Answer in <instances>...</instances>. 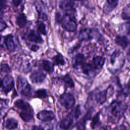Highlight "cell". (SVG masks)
I'll use <instances>...</instances> for the list:
<instances>
[{
  "label": "cell",
  "mask_w": 130,
  "mask_h": 130,
  "mask_svg": "<svg viewBox=\"0 0 130 130\" xmlns=\"http://www.w3.org/2000/svg\"><path fill=\"white\" fill-rule=\"evenodd\" d=\"M14 105L20 117L24 122H28L34 119L33 109L27 102L22 99H18L15 101Z\"/></svg>",
  "instance_id": "1"
},
{
  "label": "cell",
  "mask_w": 130,
  "mask_h": 130,
  "mask_svg": "<svg viewBox=\"0 0 130 130\" xmlns=\"http://www.w3.org/2000/svg\"><path fill=\"white\" fill-rule=\"evenodd\" d=\"M126 109V106L122 102L114 101L109 106L108 115L112 122H116L122 116Z\"/></svg>",
  "instance_id": "2"
},
{
  "label": "cell",
  "mask_w": 130,
  "mask_h": 130,
  "mask_svg": "<svg viewBox=\"0 0 130 130\" xmlns=\"http://www.w3.org/2000/svg\"><path fill=\"white\" fill-rule=\"evenodd\" d=\"M17 87L22 95L26 98H30L32 96L31 87L25 78L20 76L17 77Z\"/></svg>",
  "instance_id": "3"
},
{
  "label": "cell",
  "mask_w": 130,
  "mask_h": 130,
  "mask_svg": "<svg viewBox=\"0 0 130 130\" xmlns=\"http://www.w3.org/2000/svg\"><path fill=\"white\" fill-rule=\"evenodd\" d=\"M62 28L67 31L73 32L76 30L77 24L74 16L64 14L61 17L59 22Z\"/></svg>",
  "instance_id": "4"
},
{
  "label": "cell",
  "mask_w": 130,
  "mask_h": 130,
  "mask_svg": "<svg viewBox=\"0 0 130 130\" xmlns=\"http://www.w3.org/2000/svg\"><path fill=\"white\" fill-rule=\"evenodd\" d=\"M117 61H125L123 53L119 50L114 51L110 56V64L111 65L112 68L114 67L112 72V73H115L121 69L117 63Z\"/></svg>",
  "instance_id": "5"
},
{
  "label": "cell",
  "mask_w": 130,
  "mask_h": 130,
  "mask_svg": "<svg viewBox=\"0 0 130 130\" xmlns=\"http://www.w3.org/2000/svg\"><path fill=\"white\" fill-rule=\"evenodd\" d=\"M58 102L62 106L68 110L74 107L75 104V99L72 93H64L59 96Z\"/></svg>",
  "instance_id": "6"
},
{
  "label": "cell",
  "mask_w": 130,
  "mask_h": 130,
  "mask_svg": "<svg viewBox=\"0 0 130 130\" xmlns=\"http://www.w3.org/2000/svg\"><path fill=\"white\" fill-rule=\"evenodd\" d=\"M60 8L65 12V14L75 16L76 9L74 3L71 0H62L59 4Z\"/></svg>",
  "instance_id": "7"
},
{
  "label": "cell",
  "mask_w": 130,
  "mask_h": 130,
  "mask_svg": "<svg viewBox=\"0 0 130 130\" xmlns=\"http://www.w3.org/2000/svg\"><path fill=\"white\" fill-rule=\"evenodd\" d=\"M14 81L13 77L10 75L5 76L2 80L1 87L3 91L7 94L9 93L14 87Z\"/></svg>",
  "instance_id": "8"
},
{
  "label": "cell",
  "mask_w": 130,
  "mask_h": 130,
  "mask_svg": "<svg viewBox=\"0 0 130 130\" xmlns=\"http://www.w3.org/2000/svg\"><path fill=\"white\" fill-rule=\"evenodd\" d=\"M24 38L29 41L36 43H42L44 42L40 34L34 30H28L25 34Z\"/></svg>",
  "instance_id": "9"
},
{
  "label": "cell",
  "mask_w": 130,
  "mask_h": 130,
  "mask_svg": "<svg viewBox=\"0 0 130 130\" xmlns=\"http://www.w3.org/2000/svg\"><path fill=\"white\" fill-rule=\"evenodd\" d=\"M37 118L42 122H49L54 118V115L52 111L43 110L38 113Z\"/></svg>",
  "instance_id": "10"
},
{
  "label": "cell",
  "mask_w": 130,
  "mask_h": 130,
  "mask_svg": "<svg viewBox=\"0 0 130 130\" xmlns=\"http://www.w3.org/2000/svg\"><path fill=\"white\" fill-rule=\"evenodd\" d=\"M46 75L41 70H36L34 71L30 75L29 78L34 83H41L45 80Z\"/></svg>",
  "instance_id": "11"
},
{
  "label": "cell",
  "mask_w": 130,
  "mask_h": 130,
  "mask_svg": "<svg viewBox=\"0 0 130 130\" xmlns=\"http://www.w3.org/2000/svg\"><path fill=\"white\" fill-rule=\"evenodd\" d=\"M5 45L7 49L10 52H13L15 50L17 45L15 41L14 37L12 34H9L5 37Z\"/></svg>",
  "instance_id": "12"
},
{
  "label": "cell",
  "mask_w": 130,
  "mask_h": 130,
  "mask_svg": "<svg viewBox=\"0 0 130 130\" xmlns=\"http://www.w3.org/2000/svg\"><path fill=\"white\" fill-rule=\"evenodd\" d=\"M93 38V31L90 28H84L81 30L78 35V38L81 41H89Z\"/></svg>",
  "instance_id": "13"
},
{
  "label": "cell",
  "mask_w": 130,
  "mask_h": 130,
  "mask_svg": "<svg viewBox=\"0 0 130 130\" xmlns=\"http://www.w3.org/2000/svg\"><path fill=\"white\" fill-rule=\"evenodd\" d=\"M73 123V117L69 114L63 118L59 123V127L64 130L69 129Z\"/></svg>",
  "instance_id": "14"
},
{
  "label": "cell",
  "mask_w": 130,
  "mask_h": 130,
  "mask_svg": "<svg viewBox=\"0 0 130 130\" xmlns=\"http://www.w3.org/2000/svg\"><path fill=\"white\" fill-rule=\"evenodd\" d=\"M81 70L83 74L88 76L93 75L96 71V69L92 64L85 62L81 66Z\"/></svg>",
  "instance_id": "15"
},
{
  "label": "cell",
  "mask_w": 130,
  "mask_h": 130,
  "mask_svg": "<svg viewBox=\"0 0 130 130\" xmlns=\"http://www.w3.org/2000/svg\"><path fill=\"white\" fill-rule=\"evenodd\" d=\"M107 3L104 5L103 11L105 13H109L112 11L118 5V0H106Z\"/></svg>",
  "instance_id": "16"
},
{
  "label": "cell",
  "mask_w": 130,
  "mask_h": 130,
  "mask_svg": "<svg viewBox=\"0 0 130 130\" xmlns=\"http://www.w3.org/2000/svg\"><path fill=\"white\" fill-rule=\"evenodd\" d=\"M90 116L91 112L89 111L76 123L75 126L77 130H85L86 121L90 118Z\"/></svg>",
  "instance_id": "17"
},
{
  "label": "cell",
  "mask_w": 130,
  "mask_h": 130,
  "mask_svg": "<svg viewBox=\"0 0 130 130\" xmlns=\"http://www.w3.org/2000/svg\"><path fill=\"white\" fill-rule=\"evenodd\" d=\"M115 42L117 45L120 46L123 49H125L128 46L129 40L126 36L119 35L116 37Z\"/></svg>",
  "instance_id": "18"
},
{
  "label": "cell",
  "mask_w": 130,
  "mask_h": 130,
  "mask_svg": "<svg viewBox=\"0 0 130 130\" xmlns=\"http://www.w3.org/2000/svg\"><path fill=\"white\" fill-rule=\"evenodd\" d=\"M84 55L82 53H78L74 57L72 60V66L74 68H78L84 63Z\"/></svg>",
  "instance_id": "19"
},
{
  "label": "cell",
  "mask_w": 130,
  "mask_h": 130,
  "mask_svg": "<svg viewBox=\"0 0 130 130\" xmlns=\"http://www.w3.org/2000/svg\"><path fill=\"white\" fill-rule=\"evenodd\" d=\"M105 62V58L101 56H96L92 59V64L96 70H100L103 67Z\"/></svg>",
  "instance_id": "20"
},
{
  "label": "cell",
  "mask_w": 130,
  "mask_h": 130,
  "mask_svg": "<svg viewBox=\"0 0 130 130\" xmlns=\"http://www.w3.org/2000/svg\"><path fill=\"white\" fill-rule=\"evenodd\" d=\"M18 121L13 118H10L6 120L5 123V127L9 130H13L17 127Z\"/></svg>",
  "instance_id": "21"
},
{
  "label": "cell",
  "mask_w": 130,
  "mask_h": 130,
  "mask_svg": "<svg viewBox=\"0 0 130 130\" xmlns=\"http://www.w3.org/2000/svg\"><path fill=\"white\" fill-rule=\"evenodd\" d=\"M42 66L43 70L49 74H51L54 71V64L48 60H42Z\"/></svg>",
  "instance_id": "22"
},
{
  "label": "cell",
  "mask_w": 130,
  "mask_h": 130,
  "mask_svg": "<svg viewBox=\"0 0 130 130\" xmlns=\"http://www.w3.org/2000/svg\"><path fill=\"white\" fill-rule=\"evenodd\" d=\"M16 23L17 25L20 28L24 27L27 23L26 17L23 13L19 14L16 17Z\"/></svg>",
  "instance_id": "23"
},
{
  "label": "cell",
  "mask_w": 130,
  "mask_h": 130,
  "mask_svg": "<svg viewBox=\"0 0 130 130\" xmlns=\"http://www.w3.org/2000/svg\"><path fill=\"white\" fill-rule=\"evenodd\" d=\"M107 89L99 92L96 93L95 95V100L97 102L101 104H103L105 102L106 100V95L107 94Z\"/></svg>",
  "instance_id": "24"
},
{
  "label": "cell",
  "mask_w": 130,
  "mask_h": 130,
  "mask_svg": "<svg viewBox=\"0 0 130 130\" xmlns=\"http://www.w3.org/2000/svg\"><path fill=\"white\" fill-rule=\"evenodd\" d=\"M53 61V64L57 66H63L65 64V61L63 56L61 54L53 56L52 58Z\"/></svg>",
  "instance_id": "25"
},
{
  "label": "cell",
  "mask_w": 130,
  "mask_h": 130,
  "mask_svg": "<svg viewBox=\"0 0 130 130\" xmlns=\"http://www.w3.org/2000/svg\"><path fill=\"white\" fill-rule=\"evenodd\" d=\"M62 81L67 87L73 88L75 86L74 82L69 74H67L62 78Z\"/></svg>",
  "instance_id": "26"
},
{
  "label": "cell",
  "mask_w": 130,
  "mask_h": 130,
  "mask_svg": "<svg viewBox=\"0 0 130 130\" xmlns=\"http://www.w3.org/2000/svg\"><path fill=\"white\" fill-rule=\"evenodd\" d=\"M48 96L47 90L45 89H39L35 91L34 97L39 99H45Z\"/></svg>",
  "instance_id": "27"
},
{
  "label": "cell",
  "mask_w": 130,
  "mask_h": 130,
  "mask_svg": "<svg viewBox=\"0 0 130 130\" xmlns=\"http://www.w3.org/2000/svg\"><path fill=\"white\" fill-rule=\"evenodd\" d=\"M121 17L124 20L130 19V4L126 5L122 10Z\"/></svg>",
  "instance_id": "28"
},
{
  "label": "cell",
  "mask_w": 130,
  "mask_h": 130,
  "mask_svg": "<svg viewBox=\"0 0 130 130\" xmlns=\"http://www.w3.org/2000/svg\"><path fill=\"white\" fill-rule=\"evenodd\" d=\"M37 31L40 34H41L43 35H46L47 34L46 25L42 21H39L37 22Z\"/></svg>",
  "instance_id": "29"
},
{
  "label": "cell",
  "mask_w": 130,
  "mask_h": 130,
  "mask_svg": "<svg viewBox=\"0 0 130 130\" xmlns=\"http://www.w3.org/2000/svg\"><path fill=\"white\" fill-rule=\"evenodd\" d=\"M70 114L75 118H78L81 114V111L80 105H77L74 110L70 113Z\"/></svg>",
  "instance_id": "30"
},
{
  "label": "cell",
  "mask_w": 130,
  "mask_h": 130,
  "mask_svg": "<svg viewBox=\"0 0 130 130\" xmlns=\"http://www.w3.org/2000/svg\"><path fill=\"white\" fill-rule=\"evenodd\" d=\"M100 123V114L99 113H97L92 118V122L91 123V127L94 129L96 127L98 126V125Z\"/></svg>",
  "instance_id": "31"
},
{
  "label": "cell",
  "mask_w": 130,
  "mask_h": 130,
  "mask_svg": "<svg viewBox=\"0 0 130 130\" xmlns=\"http://www.w3.org/2000/svg\"><path fill=\"white\" fill-rule=\"evenodd\" d=\"M0 71L2 73L9 74L11 72V69L7 64H2L0 66Z\"/></svg>",
  "instance_id": "32"
},
{
  "label": "cell",
  "mask_w": 130,
  "mask_h": 130,
  "mask_svg": "<svg viewBox=\"0 0 130 130\" xmlns=\"http://www.w3.org/2000/svg\"><path fill=\"white\" fill-rule=\"evenodd\" d=\"M7 27V24L2 18L0 19V32L3 31Z\"/></svg>",
  "instance_id": "33"
},
{
  "label": "cell",
  "mask_w": 130,
  "mask_h": 130,
  "mask_svg": "<svg viewBox=\"0 0 130 130\" xmlns=\"http://www.w3.org/2000/svg\"><path fill=\"white\" fill-rule=\"evenodd\" d=\"M7 7V2L6 0H0V10L3 11Z\"/></svg>",
  "instance_id": "34"
},
{
  "label": "cell",
  "mask_w": 130,
  "mask_h": 130,
  "mask_svg": "<svg viewBox=\"0 0 130 130\" xmlns=\"http://www.w3.org/2000/svg\"><path fill=\"white\" fill-rule=\"evenodd\" d=\"M6 103L7 100L0 98V110H2V109H3L5 107V106L6 105Z\"/></svg>",
  "instance_id": "35"
},
{
  "label": "cell",
  "mask_w": 130,
  "mask_h": 130,
  "mask_svg": "<svg viewBox=\"0 0 130 130\" xmlns=\"http://www.w3.org/2000/svg\"><path fill=\"white\" fill-rule=\"evenodd\" d=\"M22 1L23 0H12V2L13 6L17 7L21 4Z\"/></svg>",
  "instance_id": "36"
},
{
  "label": "cell",
  "mask_w": 130,
  "mask_h": 130,
  "mask_svg": "<svg viewBox=\"0 0 130 130\" xmlns=\"http://www.w3.org/2000/svg\"><path fill=\"white\" fill-rule=\"evenodd\" d=\"M114 130H129V129H128L124 125L121 124L116 127Z\"/></svg>",
  "instance_id": "37"
},
{
  "label": "cell",
  "mask_w": 130,
  "mask_h": 130,
  "mask_svg": "<svg viewBox=\"0 0 130 130\" xmlns=\"http://www.w3.org/2000/svg\"><path fill=\"white\" fill-rule=\"evenodd\" d=\"M125 93L127 94H130V79L128 80L127 85L126 86Z\"/></svg>",
  "instance_id": "38"
},
{
  "label": "cell",
  "mask_w": 130,
  "mask_h": 130,
  "mask_svg": "<svg viewBox=\"0 0 130 130\" xmlns=\"http://www.w3.org/2000/svg\"><path fill=\"white\" fill-rule=\"evenodd\" d=\"M5 37L0 36V46L2 47L4 46V45H5Z\"/></svg>",
  "instance_id": "39"
},
{
  "label": "cell",
  "mask_w": 130,
  "mask_h": 130,
  "mask_svg": "<svg viewBox=\"0 0 130 130\" xmlns=\"http://www.w3.org/2000/svg\"><path fill=\"white\" fill-rule=\"evenodd\" d=\"M39 49V46L37 45H32L30 48V49L32 51H37Z\"/></svg>",
  "instance_id": "40"
},
{
  "label": "cell",
  "mask_w": 130,
  "mask_h": 130,
  "mask_svg": "<svg viewBox=\"0 0 130 130\" xmlns=\"http://www.w3.org/2000/svg\"><path fill=\"white\" fill-rule=\"evenodd\" d=\"M31 130H44V129L41 126L34 125L32 127V128Z\"/></svg>",
  "instance_id": "41"
},
{
  "label": "cell",
  "mask_w": 130,
  "mask_h": 130,
  "mask_svg": "<svg viewBox=\"0 0 130 130\" xmlns=\"http://www.w3.org/2000/svg\"><path fill=\"white\" fill-rule=\"evenodd\" d=\"M97 130H107V129L105 126H101Z\"/></svg>",
  "instance_id": "42"
},
{
  "label": "cell",
  "mask_w": 130,
  "mask_h": 130,
  "mask_svg": "<svg viewBox=\"0 0 130 130\" xmlns=\"http://www.w3.org/2000/svg\"><path fill=\"white\" fill-rule=\"evenodd\" d=\"M4 16V11L0 10V19L2 18Z\"/></svg>",
  "instance_id": "43"
},
{
  "label": "cell",
  "mask_w": 130,
  "mask_h": 130,
  "mask_svg": "<svg viewBox=\"0 0 130 130\" xmlns=\"http://www.w3.org/2000/svg\"><path fill=\"white\" fill-rule=\"evenodd\" d=\"M1 84H2V80H1V79L0 78V87L1 86Z\"/></svg>",
  "instance_id": "44"
},
{
  "label": "cell",
  "mask_w": 130,
  "mask_h": 130,
  "mask_svg": "<svg viewBox=\"0 0 130 130\" xmlns=\"http://www.w3.org/2000/svg\"><path fill=\"white\" fill-rule=\"evenodd\" d=\"M0 122H1V119H0Z\"/></svg>",
  "instance_id": "45"
}]
</instances>
